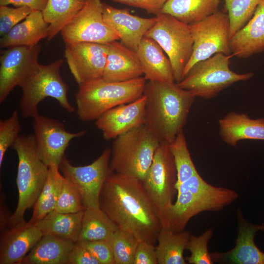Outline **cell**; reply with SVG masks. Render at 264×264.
Returning <instances> with one entry per match:
<instances>
[{
  "mask_svg": "<svg viewBox=\"0 0 264 264\" xmlns=\"http://www.w3.org/2000/svg\"><path fill=\"white\" fill-rule=\"evenodd\" d=\"M43 236L37 225L29 221L3 231L0 237V264H22Z\"/></svg>",
  "mask_w": 264,
  "mask_h": 264,
  "instance_id": "cell-20",
  "label": "cell"
},
{
  "mask_svg": "<svg viewBox=\"0 0 264 264\" xmlns=\"http://www.w3.org/2000/svg\"><path fill=\"white\" fill-rule=\"evenodd\" d=\"M191 234L184 230L175 233L168 227H161L155 247L158 264H186L184 251Z\"/></svg>",
  "mask_w": 264,
  "mask_h": 264,
  "instance_id": "cell-29",
  "label": "cell"
},
{
  "mask_svg": "<svg viewBox=\"0 0 264 264\" xmlns=\"http://www.w3.org/2000/svg\"><path fill=\"white\" fill-rule=\"evenodd\" d=\"M145 117L146 98L143 95L133 102L106 111L96 120L95 125L103 138L109 140L144 125Z\"/></svg>",
  "mask_w": 264,
  "mask_h": 264,
  "instance_id": "cell-18",
  "label": "cell"
},
{
  "mask_svg": "<svg viewBox=\"0 0 264 264\" xmlns=\"http://www.w3.org/2000/svg\"><path fill=\"white\" fill-rule=\"evenodd\" d=\"M47 1L48 0H0V5L26 6L33 10L42 11L45 8Z\"/></svg>",
  "mask_w": 264,
  "mask_h": 264,
  "instance_id": "cell-44",
  "label": "cell"
},
{
  "mask_svg": "<svg viewBox=\"0 0 264 264\" xmlns=\"http://www.w3.org/2000/svg\"><path fill=\"white\" fill-rule=\"evenodd\" d=\"M11 147L18 158L16 178L18 201L8 221L9 228L26 222L25 211L33 207L45 183L49 167L39 158L34 134L19 135Z\"/></svg>",
  "mask_w": 264,
  "mask_h": 264,
  "instance_id": "cell-5",
  "label": "cell"
},
{
  "mask_svg": "<svg viewBox=\"0 0 264 264\" xmlns=\"http://www.w3.org/2000/svg\"><path fill=\"white\" fill-rule=\"evenodd\" d=\"M85 247L99 264H115L111 247L106 240L77 242Z\"/></svg>",
  "mask_w": 264,
  "mask_h": 264,
  "instance_id": "cell-40",
  "label": "cell"
},
{
  "mask_svg": "<svg viewBox=\"0 0 264 264\" xmlns=\"http://www.w3.org/2000/svg\"><path fill=\"white\" fill-rule=\"evenodd\" d=\"M233 54L217 53L196 64L178 86L196 97L210 99L232 84L251 78V72L238 73L229 67Z\"/></svg>",
  "mask_w": 264,
  "mask_h": 264,
  "instance_id": "cell-8",
  "label": "cell"
},
{
  "mask_svg": "<svg viewBox=\"0 0 264 264\" xmlns=\"http://www.w3.org/2000/svg\"><path fill=\"white\" fill-rule=\"evenodd\" d=\"M104 22L119 36L121 43L136 52L146 33L154 25L157 17L133 15L129 9H119L103 3Z\"/></svg>",
  "mask_w": 264,
  "mask_h": 264,
  "instance_id": "cell-19",
  "label": "cell"
},
{
  "mask_svg": "<svg viewBox=\"0 0 264 264\" xmlns=\"http://www.w3.org/2000/svg\"><path fill=\"white\" fill-rule=\"evenodd\" d=\"M107 62L102 78L109 82H125L143 75L136 52L117 41L108 44Z\"/></svg>",
  "mask_w": 264,
  "mask_h": 264,
  "instance_id": "cell-21",
  "label": "cell"
},
{
  "mask_svg": "<svg viewBox=\"0 0 264 264\" xmlns=\"http://www.w3.org/2000/svg\"><path fill=\"white\" fill-rule=\"evenodd\" d=\"M173 156L176 172L177 186L198 173L191 158L183 130L169 144Z\"/></svg>",
  "mask_w": 264,
  "mask_h": 264,
  "instance_id": "cell-33",
  "label": "cell"
},
{
  "mask_svg": "<svg viewBox=\"0 0 264 264\" xmlns=\"http://www.w3.org/2000/svg\"><path fill=\"white\" fill-rule=\"evenodd\" d=\"M21 130L18 112L15 110L7 119L0 121V167L7 149L19 136Z\"/></svg>",
  "mask_w": 264,
  "mask_h": 264,
  "instance_id": "cell-38",
  "label": "cell"
},
{
  "mask_svg": "<svg viewBox=\"0 0 264 264\" xmlns=\"http://www.w3.org/2000/svg\"><path fill=\"white\" fill-rule=\"evenodd\" d=\"M32 119L37 153L48 167L59 166L70 142L86 132H68L61 122L39 114Z\"/></svg>",
  "mask_w": 264,
  "mask_h": 264,
  "instance_id": "cell-14",
  "label": "cell"
},
{
  "mask_svg": "<svg viewBox=\"0 0 264 264\" xmlns=\"http://www.w3.org/2000/svg\"><path fill=\"white\" fill-rule=\"evenodd\" d=\"M231 53L247 58L264 50V4L260 3L246 24L230 39Z\"/></svg>",
  "mask_w": 264,
  "mask_h": 264,
  "instance_id": "cell-24",
  "label": "cell"
},
{
  "mask_svg": "<svg viewBox=\"0 0 264 264\" xmlns=\"http://www.w3.org/2000/svg\"><path fill=\"white\" fill-rule=\"evenodd\" d=\"M176 181V167L169 144L160 142L142 182L161 224L174 203L176 193L177 195Z\"/></svg>",
  "mask_w": 264,
  "mask_h": 264,
  "instance_id": "cell-10",
  "label": "cell"
},
{
  "mask_svg": "<svg viewBox=\"0 0 264 264\" xmlns=\"http://www.w3.org/2000/svg\"><path fill=\"white\" fill-rule=\"evenodd\" d=\"M67 264H99V263L85 247L76 242L68 254Z\"/></svg>",
  "mask_w": 264,
  "mask_h": 264,
  "instance_id": "cell-42",
  "label": "cell"
},
{
  "mask_svg": "<svg viewBox=\"0 0 264 264\" xmlns=\"http://www.w3.org/2000/svg\"><path fill=\"white\" fill-rule=\"evenodd\" d=\"M115 2L124 4L130 6L141 8L149 14L155 15L161 10L167 0H111Z\"/></svg>",
  "mask_w": 264,
  "mask_h": 264,
  "instance_id": "cell-43",
  "label": "cell"
},
{
  "mask_svg": "<svg viewBox=\"0 0 264 264\" xmlns=\"http://www.w3.org/2000/svg\"><path fill=\"white\" fill-rule=\"evenodd\" d=\"M33 11L26 6L12 7L9 5H0V36L2 37L7 34Z\"/></svg>",
  "mask_w": 264,
  "mask_h": 264,
  "instance_id": "cell-39",
  "label": "cell"
},
{
  "mask_svg": "<svg viewBox=\"0 0 264 264\" xmlns=\"http://www.w3.org/2000/svg\"><path fill=\"white\" fill-rule=\"evenodd\" d=\"M107 241L111 247L115 264H133L139 242L133 235L118 229Z\"/></svg>",
  "mask_w": 264,
  "mask_h": 264,
  "instance_id": "cell-35",
  "label": "cell"
},
{
  "mask_svg": "<svg viewBox=\"0 0 264 264\" xmlns=\"http://www.w3.org/2000/svg\"><path fill=\"white\" fill-rule=\"evenodd\" d=\"M110 156L111 149L107 148L89 165L75 166L65 157L59 165L63 175L78 189L85 209L100 208L101 191L107 176L111 173Z\"/></svg>",
  "mask_w": 264,
  "mask_h": 264,
  "instance_id": "cell-13",
  "label": "cell"
},
{
  "mask_svg": "<svg viewBox=\"0 0 264 264\" xmlns=\"http://www.w3.org/2000/svg\"><path fill=\"white\" fill-rule=\"evenodd\" d=\"M63 63L62 59L48 65L39 63L20 87L22 94L19 107L23 118H33L38 115L39 103L47 97L56 100L69 113L75 111L67 97L69 86L60 74Z\"/></svg>",
  "mask_w": 264,
  "mask_h": 264,
  "instance_id": "cell-7",
  "label": "cell"
},
{
  "mask_svg": "<svg viewBox=\"0 0 264 264\" xmlns=\"http://www.w3.org/2000/svg\"><path fill=\"white\" fill-rule=\"evenodd\" d=\"M48 29L49 24L45 21L42 11L34 10L1 37L0 46L2 48L34 46L41 40L47 38Z\"/></svg>",
  "mask_w": 264,
  "mask_h": 264,
  "instance_id": "cell-25",
  "label": "cell"
},
{
  "mask_svg": "<svg viewBox=\"0 0 264 264\" xmlns=\"http://www.w3.org/2000/svg\"><path fill=\"white\" fill-rule=\"evenodd\" d=\"M145 126L159 142L170 144L183 130L196 96L176 83L147 81Z\"/></svg>",
  "mask_w": 264,
  "mask_h": 264,
  "instance_id": "cell-2",
  "label": "cell"
},
{
  "mask_svg": "<svg viewBox=\"0 0 264 264\" xmlns=\"http://www.w3.org/2000/svg\"><path fill=\"white\" fill-rule=\"evenodd\" d=\"M117 229V226L100 208L86 209L77 242L108 241Z\"/></svg>",
  "mask_w": 264,
  "mask_h": 264,
  "instance_id": "cell-32",
  "label": "cell"
},
{
  "mask_svg": "<svg viewBox=\"0 0 264 264\" xmlns=\"http://www.w3.org/2000/svg\"><path fill=\"white\" fill-rule=\"evenodd\" d=\"M48 174L43 189L35 203L30 222L35 224L54 210L64 178L59 166H49Z\"/></svg>",
  "mask_w": 264,
  "mask_h": 264,
  "instance_id": "cell-31",
  "label": "cell"
},
{
  "mask_svg": "<svg viewBox=\"0 0 264 264\" xmlns=\"http://www.w3.org/2000/svg\"><path fill=\"white\" fill-rule=\"evenodd\" d=\"M193 51L183 71V78L197 63L221 53L231 54L230 21L228 14L217 10L203 20L189 24Z\"/></svg>",
  "mask_w": 264,
  "mask_h": 264,
  "instance_id": "cell-11",
  "label": "cell"
},
{
  "mask_svg": "<svg viewBox=\"0 0 264 264\" xmlns=\"http://www.w3.org/2000/svg\"><path fill=\"white\" fill-rule=\"evenodd\" d=\"M75 243L51 235H43L22 264H67L68 254Z\"/></svg>",
  "mask_w": 264,
  "mask_h": 264,
  "instance_id": "cell-26",
  "label": "cell"
},
{
  "mask_svg": "<svg viewBox=\"0 0 264 264\" xmlns=\"http://www.w3.org/2000/svg\"><path fill=\"white\" fill-rule=\"evenodd\" d=\"M218 122L220 137L229 145L245 139L264 140L263 118L252 119L246 113L231 111Z\"/></svg>",
  "mask_w": 264,
  "mask_h": 264,
  "instance_id": "cell-23",
  "label": "cell"
},
{
  "mask_svg": "<svg viewBox=\"0 0 264 264\" xmlns=\"http://www.w3.org/2000/svg\"><path fill=\"white\" fill-rule=\"evenodd\" d=\"M99 207L118 229L139 242H157L161 224L141 180L111 172L102 187Z\"/></svg>",
  "mask_w": 264,
  "mask_h": 264,
  "instance_id": "cell-1",
  "label": "cell"
},
{
  "mask_svg": "<svg viewBox=\"0 0 264 264\" xmlns=\"http://www.w3.org/2000/svg\"><path fill=\"white\" fill-rule=\"evenodd\" d=\"M176 200L167 211L161 227L175 233L185 230L189 220L205 212H219L239 197L234 190L213 186L198 173L176 187Z\"/></svg>",
  "mask_w": 264,
  "mask_h": 264,
  "instance_id": "cell-3",
  "label": "cell"
},
{
  "mask_svg": "<svg viewBox=\"0 0 264 264\" xmlns=\"http://www.w3.org/2000/svg\"><path fill=\"white\" fill-rule=\"evenodd\" d=\"M136 52L146 81L176 83L171 63L156 41L144 36Z\"/></svg>",
  "mask_w": 264,
  "mask_h": 264,
  "instance_id": "cell-22",
  "label": "cell"
},
{
  "mask_svg": "<svg viewBox=\"0 0 264 264\" xmlns=\"http://www.w3.org/2000/svg\"><path fill=\"white\" fill-rule=\"evenodd\" d=\"M86 0H48L42 11L49 24L47 39L54 38L79 12Z\"/></svg>",
  "mask_w": 264,
  "mask_h": 264,
  "instance_id": "cell-30",
  "label": "cell"
},
{
  "mask_svg": "<svg viewBox=\"0 0 264 264\" xmlns=\"http://www.w3.org/2000/svg\"><path fill=\"white\" fill-rule=\"evenodd\" d=\"M220 0H167L160 13L188 24L199 22L218 10Z\"/></svg>",
  "mask_w": 264,
  "mask_h": 264,
  "instance_id": "cell-28",
  "label": "cell"
},
{
  "mask_svg": "<svg viewBox=\"0 0 264 264\" xmlns=\"http://www.w3.org/2000/svg\"><path fill=\"white\" fill-rule=\"evenodd\" d=\"M146 83L140 77L119 82L102 78L80 85L75 94L77 115L81 121L96 120L108 110L141 97Z\"/></svg>",
  "mask_w": 264,
  "mask_h": 264,
  "instance_id": "cell-4",
  "label": "cell"
},
{
  "mask_svg": "<svg viewBox=\"0 0 264 264\" xmlns=\"http://www.w3.org/2000/svg\"><path fill=\"white\" fill-rule=\"evenodd\" d=\"M213 235L212 228L206 230L198 236L191 235L186 250L190 252V256L185 258L189 264H213L214 263L208 251V244Z\"/></svg>",
  "mask_w": 264,
  "mask_h": 264,
  "instance_id": "cell-37",
  "label": "cell"
},
{
  "mask_svg": "<svg viewBox=\"0 0 264 264\" xmlns=\"http://www.w3.org/2000/svg\"><path fill=\"white\" fill-rule=\"evenodd\" d=\"M85 210L78 189L64 176L54 210L62 213H75Z\"/></svg>",
  "mask_w": 264,
  "mask_h": 264,
  "instance_id": "cell-36",
  "label": "cell"
},
{
  "mask_svg": "<svg viewBox=\"0 0 264 264\" xmlns=\"http://www.w3.org/2000/svg\"><path fill=\"white\" fill-rule=\"evenodd\" d=\"M101 0H86L83 8L61 31L65 44L88 42L109 44L120 40L104 22Z\"/></svg>",
  "mask_w": 264,
  "mask_h": 264,
  "instance_id": "cell-12",
  "label": "cell"
},
{
  "mask_svg": "<svg viewBox=\"0 0 264 264\" xmlns=\"http://www.w3.org/2000/svg\"><path fill=\"white\" fill-rule=\"evenodd\" d=\"M230 21V39L249 21L263 0H224Z\"/></svg>",
  "mask_w": 264,
  "mask_h": 264,
  "instance_id": "cell-34",
  "label": "cell"
},
{
  "mask_svg": "<svg viewBox=\"0 0 264 264\" xmlns=\"http://www.w3.org/2000/svg\"><path fill=\"white\" fill-rule=\"evenodd\" d=\"M41 45L16 46L1 51L0 102H3L16 87H21L37 65Z\"/></svg>",
  "mask_w": 264,
  "mask_h": 264,
  "instance_id": "cell-15",
  "label": "cell"
},
{
  "mask_svg": "<svg viewBox=\"0 0 264 264\" xmlns=\"http://www.w3.org/2000/svg\"><path fill=\"white\" fill-rule=\"evenodd\" d=\"M238 230L235 246L224 252L210 253L214 262L231 264H264V252L256 245L255 237L259 231L264 232V224L248 221L240 210L237 211Z\"/></svg>",
  "mask_w": 264,
  "mask_h": 264,
  "instance_id": "cell-17",
  "label": "cell"
},
{
  "mask_svg": "<svg viewBox=\"0 0 264 264\" xmlns=\"http://www.w3.org/2000/svg\"><path fill=\"white\" fill-rule=\"evenodd\" d=\"M157 21L145 36L156 41L167 55L176 83L183 78L184 68L193 51V40L189 24L173 16L159 13Z\"/></svg>",
  "mask_w": 264,
  "mask_h": 264,
  "instance_id": "cell-9",
  "label": "cell"
},
{
  "mask_svg": "<svg viewBox=\"0 0 264 264\" xmlns=\"http://www.w3.org/2000/svg\"><path fill=\"white\" fill-rule=\"evenodd\" d=\"M84 211L62 213L53 210L35 224L43 235H51L76 242L81 229Z\"/></svg>",
  "mask_w": 264,
  "mask_h": 264,
  "instance_id": "cell-27",
  "label": "cell"
},
{
  "mask_svg": "<svg viewBox=\"0 0 264 264\" xmlns=\"http://www.w3.org/2000/svg\"><path fill=\"white\" fill-rule=\"evenodd\" d=\"M108 44L83 42L65 44L64 56L78 85L102 78L107 62Z\"/></svg>",
  "mask_w": 264,
  "mask_h": 264,
  "instance_id": "cell-16",
  "label": "cell"
},
{
  "mask_svg": "<svg viewBox=\"0 0 264 264\" xmlns=\"http://www.w3.org/2000/svg\"><path fill=\"white\" fill-rule=\"evenodd\" d=\"M111 149V172L143 181L151 166L159 141L143 125L120 135Z\"/></svg>",
  "mask_w": 264,
  "mask_h": 264,
  "instance_id": "cell-6",
  "label": "cell"
},
{
  "mask_svg": "<svg viewBox=\"0 0 264 264\" xmlns=\"http://www.w3.org/2000/svg\"><path fill=\"white\" fill-rule=\"evenodd\" d=\"M262 3H263V4H264V0H263Z\"/></svg>",
  "mask_w": 264,
  "mask_h": 264,
  "instance_id": "cell-45",
  "label": "cell"
},
{
  "mask_svg": "<svg viewBox=\"0 0 264 264\" xmlns=\"http://www.w3.org/2000/svg\"><path fill=\"white\" fill-rule=\"evenodd\" d=\"M133 264H158L154 244L146 241L139 242Z\"/></svg>",
  "mask_w": 264,
  "mask_h": 264,
  "instance_id": "cell-41",
  "label": "cell"
}]
</instances>
